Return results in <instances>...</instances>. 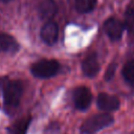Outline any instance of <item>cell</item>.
Here are the masks:
<instances>
[{"label":"cell","instance_id":"obj_9","mask_svg":"<svg viewBox=\"0 0 134 134\" xmlns=\"http://www.w3.org/2000/svg\"><path fill=\"white\" fill-rule=\"evenodd\" d=\"M19 49V44L16 39L5 32H0V51L15 52Z\"/></svg>","mask_w":134,"mask_h":134},{"label":"cell","instance_id":"obj_5","mask_svg":"<svg viewBox=\"0 0 134 134\" xmlns=\"http://www.w3.org/2000/svg\"><path fill=\"white\" fill-rule=\"evenodd\" d=\"M92 100V94L89 88L87 87H79L73 92V102L77 109L86 110Z\"/></svg>","mask_w":134,"mask_h":134},{"label":"cell","instance_id":"obj_6","mask_svg":"<svg viewBox=\"0 0 134 134\" xmlns=\"http://www.w3.org/2000/svg\"><path fill=\"white\" fill-rule=\"evenodd\" d=\"M40 36L44 43H46L48 45L54 44L57 42L58 36H59V27H58L57 23H54L53 21L46 22L43 25V27L41 28Z\"/></svg>","mask_w":134,"mask_h":134},{"label":"cell","instance_id":"obj_11","mask_svg":"<svg viewBox=\"0 0 134 134\" xmlns=\"http://www.w3.org/2000/svg\"><path fill=\"white\" fill-rule=\"evenodd\" d=\"M96 0H75L76 10L80 13H89L94 9Z\"/></svg>","mask_w":134,"mask_h":134},{"label":"cell","instance_id":"obj_10","mask_svg":"<svg viewBox=\"0 0 134 134\" xmlns=\"http://www.w3.org/2000/svg\"><path fill=\"white\" fill-rule=\"evenodd\" d=\"M57 13V4L54 0H42L39 5L40 17L44 20L51 19Z\"/></svg>","mask_w":134,"mask_h":134},{"label":"cell","instance_id":"obj_15","mask_svg":"<svg viewBox=\"0 0 134 134\" xmlns=\"http://www.w3.org/2000/svg\"><path fill=\"white\" fill-rule=\"evenodd\" d=\"M115 68H116V65L113 64V63L107 68V71L105 73V80L106 81H111L112 80V77H113V75L115 73Z\"/></svg>","mask_w":134,"mask_h":134},{"label":"cell","instance_id":"obj_3","mask_svg":"<svg viewBox=\"0 0 134 134\" xmlns=\"http://www.w3.org/2000/svg\"><path fill=\"white\" fill-rule=\"evenodd\" d=\"M22 92H23V86L20 81L9 82L4 87V91H3V98L6 106L17 107L20 103Z\"/></svg>","mask_w":134,"mask_h":134},{"label":"cell","instance_id":"obj_14","mask_svg":"<svg viewBox=\"0 0 134 134\" xmlns=\"http://www.w3.org/2000/svg\"><path fill=\"white\" fill-rule=\"evenodd\" d=\"M125 28L130 32H134V7H128L125 13Z\"/></svg>","mask_w":134,"mask_h":134},{"label":"cell","instance_id":"obj_12","mask_svg":"<svg viewBox=\"0 0 134 134\" xmlns=\"http://www.w3.org/2000/svg\"><path fill=\"white\" fill-rule=\"evenodd\" d=\"M124 79L132 86H134V60L129 61L122 68Z\"/></svg>","mask_w":134,"mask_h":134},{"label":"cell","instance_id":"obj_16","mask_svg":"<svg viewBox=\"0 0 134 134\" xmlns=\"http://www.w3.org/2000/svg\"><path fill=\"white\" fill-rule=\"evenodd\" d=\"M0 1H2V2H9V1H12V0H0Z\"/></svg>","mask_w":134,"mask_h":134},{"label":"cell","instance_id":"obj_8","mask_svg":"<svg viewBox=\"0 0 134 134\" xmlns=\"http://www.w3.org/2000/svg\"><path fill=\"white\" fill-rule=\"evenodd\" d=\"M82 70L83 73L88 77L95 76L99 71V63L95 53H92L85 58L82 63Z\"/></svg>","mask_w":134,"mask_h":134},{"label":"cell","instance_id":"obj_7","mask_svg":"<svg viewBox=\"0 0 134 134\" xmlns=\"http://www.w3.org/2000/svg\"><path fill=\"white\" fill-rule=\"evenodd\" d=\"M96 104H97V107L105 112L115 111L119 108L118 98L108 93H99L96 99Z\"/></svg>","mask_w":134,"mask_h":134},{"label":"cell","instance_id":"obj_1","mask_svg":"<svg viewBox=\"0 0 134 134\" xmlns=\"http://www.w3.org/2000/svg\"><path fill=\"white\" fill-rule=\"evenodd\" d=\"M113 116L109 113H99V114H95L92 115L91 117L87 118L82 127H81V131L85 134H93L110 125L113 124Z\"/></svg>","mask_w":134,"mask_h":134},{"label":"cell","instance_id":"obj_4","mask_svg":"<svg viewBox=\"0 0 134 134\" xmlns=\"http://www.w3.org/2000/svg\"><path fill=\"white\" fill-rule=\"evenodd\" d=\"M104 29L105 32L107 34V36L113 40V41H117L121 38L124 30H125V25L121 21H119L116 18H109L106 20L105 24H104Z\"/></svg>","mask_w":134,"mask_h":134},{"label":"cell","instance_id":"obj_2","mask_svg":"<svg viewBox=\"0 0 134 134\" xmlns=\"http://www.w3.org/2000/svg\"><path fill=\"white\" fill-rule=\"evenodd\" d=\"M60 64L55 60H41L35 63L30 70L31 73L39 79H49L58 73Z\"/></svg>","mask_w":134,"mask_h":134},{"label":"cell","instance_id":"obj_13","mask_svg":"<svg viewBox=\"0 0 134 134\" xmlns=\"http://www.w3.org/2000/svg\"><path fill=\"white\" fill-rule=\"evenodd\" d=\"M30 120H31L30 117H26V118H22V119L18 120V122L16 125H14V127H13L12 134H26V131L30 124Z\"/></svg>","mask_w":134,"mask_h":134}]
</instances>
